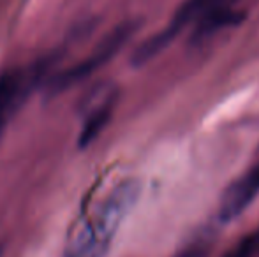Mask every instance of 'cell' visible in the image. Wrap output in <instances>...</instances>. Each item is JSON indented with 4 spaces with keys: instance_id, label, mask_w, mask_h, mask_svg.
<instances>
[{
    "instance_id": "obj_1",
    "label": "cell",
    "mask_w": 259,
    "mask_h": 257,
    "mask_svg": "<svg viewBox=\"0 0 259 257\" xmlns=\"http://www.w3.org/2000/svg\"><path fill=\"white\" fill-rule=\"evenodd\" d=\"M238 2L240 0H185L162 30L134 49L133 65L140 67L148 64L191 25L194 27V41H203L219 28L238 23L242 16V11L236 7Z\"/></svg>"
},
{
    "instance_id": "obj_2",
    "label": "cell",
    "mask_w": 259,
    "mask_h": 257,
    "mask_svg": "<svg viewBox=\"0 0 259 257\" xmlns=\"http://www.w3.org/2000/svg\"><path fill=\"white\" fill-rule=\"evenodd\" d=\"M140 183L123 180L109 190L97 210L67 241L62 257H104L122 222L140 197Z\"/></svg>"
},
{
    "instance_id": "obj_3",
    "label": "cell",
    "mask_w": 259,
    "mask_h": 257,
    "mask_svg": "<svg viewBox=\"0 0 259 257\" xmlns=\"http://www.w3.org/2000/svg\"><path fill=\"white\" fill-rule=\"evenodd\" d=\"M136 27L133 23H123L118 25L111 34H108L106 37L101 41V44L90 53L89 59H85L83 62H79L78 65H74L69 71L58 74L57 78H53V81L50 83V88L52 93L62 92V90L69 88V86L76 85V83L83 81L85 78H89L90 74L97 71L99 67H103L104 64H108L116 53L122 49V46L127 42V39L134 34Z\"/></svg>"
},
{
    "instance_id": "obj_4",
    "label": "cell",
    "mask_w": 259,
    "mask_h": 257,
    "mask_svg": "<svg viewBox=\"0 0 259 257\" xmlns=\"http://www.w3.org/2000/svg\"><path fill=\"white\" fill-rule=\"evenodd\" d=\"M259 194V162L224 190L219 204V220L231 222L240 217Z\"/></svg>"
},
{
    "instance_id": "obj_5",
    "label": "cell",
    "mask_w": 259,
    "mask_h": 257,
    "mask_svg": "<svg viewBox=\"0 0 259 257\" xmlns=\"http://www.w3.org/2000/svg\"><path fill=\"white\" fill-rule=\"evenodd\" d=\"M115 100H116V93L108 92L103 99L89 111L85 122H83L79 137H78L79 148L89 146V144L92 143V141H96L97 136L106 129V125L111 120L113 110H115Z\"/></svg>"
},
{
    "instance_id": "obj_6",
    "label": "cell",
    "mask_w": 259,
    "mask_h": 257,
    "mask_svg": "<svg viewBox=\"0 0 259 257\" xmlns=\"http://www.w3.org/2000/svg\"><path fill=\"white\" fill-rule=\"evenodd\" d=\"M25 76L20 71H7L0 74V134L6 127L7 120L16 110L23 95Z\"/></svg>"
},
{
    "instance_id": "obj_7",
    "label": "cell",
    "mask_w": 259,
    "mask_h": 257,
    "mask_svg": "<svg viewBox=\"0 0 259 257\" xmlns=\"http://www.w3.org/2000/svg\"><path fill=\"white\" fill-rule=\"evenodd\" d=\"M257 245H259V234L247 236V238H243L236 247H233L229 252H226L222 257H252Z\"/></svg>"
},
{
    "instance_id": "obj_8",
    "label": "cell",
    "mask_w": 259,
    "mask_h": 257,
    "mask_svg": "<svg viewBox=\"0 0 259 257\" xmlns=\"http://www.w3.org/2000/svg\"><path fill=\"white\" fill-rule=\"evenodd\" d=\"M208 248H210V243L205 240H198L189 243L184 250H180L175 257H206Z\"/></svg>"
},
{
    "instance_id": "obj_9",
    "label": "cell",
    "mask_w": 259,
    "mask_h": 257,
    "mask_svg": "<svg viewBox=\"0 0 259 257\" xmlns=\"http://www.w3.org/2000/svg\"><path fill=\"white\" fill-rule=\"evenodd\" d=\"M0 257H2V247H0Z\"/></svg>"
}]
</instances>
